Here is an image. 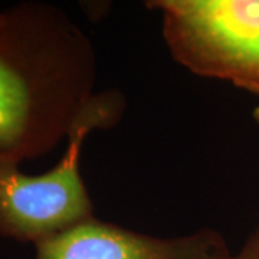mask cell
I'll use <instances>...</instances> for the list:
<instances>
[{
  "mask_svg": "<svg viewBox=\"0 0 259 259\" xmlns=\"http://www.w3.org/2000/svg\"><path fill=\"white\" fill-rule=\"evenodd\" d=\"M93 40L58 6L20 2L0 10V154L47 156L94 100Z\"/></svg>",
  "mask_w": 259,
  "mask_h": 259,
  "instance_id": "6da1fadb",
  "label": "cell"
},
{
  "mask_svg": "<svg viewBox=\"0 0 259 259\" xmlns=\"http://www.w3.org/2000/svg\"><path fill=\"white\" fill-rule=\"evenodd\" d=\"M125 110V97L115 88L98 91L71 130L64 156L40 175L0 154V236L37 243L94 218V204L81 175V151L95 130L114 127Z\"/></svg>",
  "mask_w": 259,
  "mask_h": 259,
  "instance_id": "7a4b0ae2",
  "label": "cell"
},
{
  "mask_svg": "<svg viewBox=\"0 0 259 259\" xmlns=\"http://www.w3.org/2000/svg\"><path fill=\"white\" fill-rule=\"evenodd\" d=\"M177 64L259 95V0H153Z\"/></svg>",
  "mask_w": 259,
  "mask_h": 259,
  "instance_id": "3957f363",
  "label": "cell"
},
{
  "mask_svg": "<svg viewBox=\"0 0 259 259\" xmlns=\"http://www.w3.org/2000/svg\"><path fill=\"white\" fill-rule=\"evenodd\" d=\"M35 259H232L222 233L209 226L182 236L130 231L95 216L35 243Z\"/></svg>",
  "mask_w": 259,
  "mask_h": 259,
  "instance_id": "277c9868",
  "label": "cell"
},
{
  "mask_svg": "<svg viewBox=\"0 0 259 259\" xmlns=\"http://www.w3.org/2000/svg\"><path fill=\"white\" fill-rule=\"evenodd\" d=\"M232 259H259V223L243 242L241 249L233 253Z\"/></svg>",
  "mask_w": 259,
  "mask_h": 259,
  "instance_id": "5b68a950",
  "label": "cell"
},
{
  "mask_svg": "<svg viewBox=\"0 0 259 259\" xmlns=\"http://www.w3.org/2000/svg\"><path fill=\"white\" fill-rule=\"evenodd\" d=\"M253 115H255V120H256V122L259 124V107L255 110V114H253Z\"/></svg>",
  "mask_w": 259,
  "mask_h": 259,
  "instance_id": "8992f818",
  "label": "cell"
}]
</instances>
